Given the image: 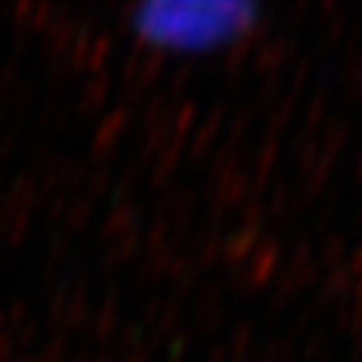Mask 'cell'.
Listing matches in <instances>:
<instances>
[{
	"mask_svg": "<svg viewBox=\"0 0 362 362\" xmlns=\"http://www.w3.org/2000/svg\"><path fill=\"white\" fill-rule=\"evenodd\" d=\"M258 25V8L242 0H153L137 6L132 33L148 49L175 57H207L236 46Z\"/></svg>",
	"mask_w": 362,
	"mask_h": 362,
	"instance_id": "cell-1",
	"label": "cell"
}]
</instances>
